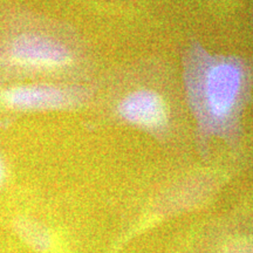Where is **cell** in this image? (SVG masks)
I'll use <instances>...</instances> for the list:
<instances>
[{
	"mask_svg": "<svg viewBox=\"0 0 253 253\" xmlns=\"http://www.w3.org/2000/svg\"><path fill=\"white\" fill-rule=\"evenodd\" d=\"M88 89L81 86L54 84H25L6 89L0 95L9 108L30 112L73 109L88 99Z\"/></svg>",
	"mask_w": 253,
	"mask_h": 253,
	"instance_id": "cell-4",
	"label": "cell"
},
{
	"mask_svg": "<svg viewBox=\"0 0 253 253\" xmlns=\"http://www.w3.org/2000/svg\"><path fill=\"white\" fill-rule=\"evenodd\" d=\"M5 58L15 67L39 73L69 71L78 62L77 50L56 36L27 32L12 38Z\"/></svg>",
	"mask_w": 253,
	"mask_h": 253,
	"instance_id": "cell-3",
	"label": "cell"
},
{
	"mask_svg": "<svg viewBox=\"0 0 253 253\" xmlns=\"http://www.w3.org/2000/svg\"><path fill=\"white\" fill-rule=\"evenodd\" d=\"M181 66L183 95L201 154L207 156L214 140L235 148L252 86L250 65L238 55L213 52L191 40L183 49Z\"/></svg>",
	"mask_w": 253,
	"mask_h": 253,
	"instance_id": "cell-1",
	"label": "cell"
},
{
	"mask_svg": "<svg viewBox=\"0 0 253 253\" xmlns=\"http://www.w3.org/2000/svg\"><path fill=\"white\" fill-rule=\"evenodd\" d=\"M114 115L123 125L163 141L173 128L170 100L156 87L138 84L128 88L114 103Z\"/></svg>",
	"mask_w": 253,
	"mask_h": 253,
	"instance_id": "cell-2",
	"label": "cell"
},
{
	"mask_svg": "<svg viewBox=\"0 0 253 253\" xmlns=\"http://www.w3.org/2000/svg\"><path fill=\"white\" fill-rule=\"evenodd\" d=\"M14 231L25 244L38 253H50L54 248V238L52 232L38 221L30 218L15 219Z\"/></svg>",
	"mask_w": 253,
	"mask_h": 253,
	"instance_id": "cell-5",
	"label": "cell"
}]
</instances>
